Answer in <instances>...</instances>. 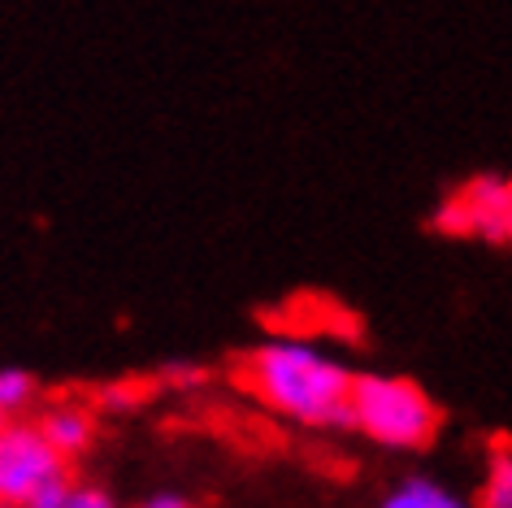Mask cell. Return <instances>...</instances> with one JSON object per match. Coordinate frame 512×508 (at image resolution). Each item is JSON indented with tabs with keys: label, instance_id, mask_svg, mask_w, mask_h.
Segmentation results:
<instances>
[{
	"label": "cell",
	"instance_id": "6da1fadb",
	"mask_svg": "<svg viewBox=\"0 0 512 508\" xmlns=\"http://www.w3.org/2000/svg\"><path fill=\"white\" fill-rule=\"evenodd\" d=\"M243 387L265 404L274 417L309 430L348 426L352 370L335 352L309 344V339H265L239 365Z\"/></svg>",
	"mask_w": 512,
	"mask_h": 508
},
{
	"label": "cell",
	"instance_id": "7a4b0ae2",
	"mask_svg": "<svg viewBox=\"0 0 512 508\" xmlns=\"http://www.w3.org/2000/svg\"><path fill=\"white\" fill-rule=\"evenodd\" d=\"M348 426L387 452L430 448L443 426V413L413 378L400 374H356L348 400Z\"/></svg>",
	"mask_w": 512,
	"mask_h": 508
},
{
	"label": "cell",
	"instance_id": "3957f363",
	"mask_svg": "<svg viewBox=\"0 0 512 508\" xmlns=\"http://www.w3.org/2000/svg\"><path fill=\"white\" fill-rule=\"evenodd\" d=\"M430 226L447 239L512 248V174H473L443 196Z\"/></svg>",
	"mask_w": 512,
	"mask_h": 508
},
{
	"label": "cell",
	"instance_id": "277c9868",
	"mask_svg": "<svg viewBox=\"0 0 512 508\" xmlns=\"http://www.w3.org/2000/svg\"><path fill=\"white\" fill-rule=\"evenodd\" d=\"M66 474V461L48 448L35 422L0 426V508H22L48 478Z\"/></svg>",
	"mask_w": 512,
	"mask_h": 508
},
{
	"label": "cell",
	"instance_id": "5b68a950",
	"mask_svg": "<svg viewBox=\"0 0 512 508\" xmlns=\"http://www.w3.org/2000/svg\"><path fill=\"white\" fill-rule=\"evenodd\" d=\"M40 435L48 439L61 461H79V456L96 443V413L87 409L83 400H53L44 404L40 417H35Z\"/></svg>",
	"mask_w": 512,
	"mask_h": 508
},
{
	"label": "cell",
	"instance_id": "8992f818",
	"mask_svg": "<svg viewBox=\"0 0 512 508\" xmlns=\"http://www.w3.org/2000/svg\"><path fill=\"white\" fill-rule=\"evenodd\" d=\"M378 508H473L469 500H460L456 491H447L434 478H404L382 495Z\"/></svg>",
	"mask_w": 512,
	"mask_h": 508
},
{
	"label": "cell",
	"instance_id": "52a82bcc",
	"mask_svg": "<svg viewBox=\"0 0 512 508\" xmlns=\"http://www.w3.org/2000/svg\"><path fill=\"white\" fill-rule=\"evenodd\" d=\"M478 508H512V448L508 443H499V448H491V456H486Z\"/></svg>",
	"mask_w": 512,
	"mask_h": 508
},
{
	"label": "cell",
	"instance_id": "ba28073f",
	"mask_svg": "<svg viewBox=\"0 0 512 508\" xmlns=\"http://www.w3.org/2000/svg\"><path fill=\"white\" fill-rule=\"evenodd\" d=\"M40 396V383L27 370H0V422H18Z\"/></svg>",
	"mask_w": 512,
	"mask_h": 508
},
{
	"label": "cell",
	"instance_id": "9c48e42d",
	"mask_svg": "<svg viewBox=\"0 0 512 508\" xmlns=\"http://www.w3.org/2000/svg\"><path fill=\"white\" fill-rule=\"evenodd\" d=\"M66 508H122V504L113 500V491L96 487V482H74L66 495Z\"/></svg>",
	"mask_w": 512,
	"mask_h": 508
},
{
	"label": "cell",
	"instance_id": "30bf717a",
	"mask_svg": "<svg viewBox=\"0 0 512 508\" xmlns=\"http://www.w3.org/2000/svg\"><path fill=\"white\" fill-rule=\"evenodd\" d=\"M70 487H74L70 474H57V478H48L44 487L35 491V495H31V500L22 504V508H66V495H70Z\"/></svg>",
	"mask_w": 512,
	"mask_h": 508
},
{
	"label": "cell",
	"instance_id": "8fae6325",
	"mask_svg": "<svg viewBox=\"0 0 512 508\" xmlns=\"http://www.w3.org/2000/svg\"><path fill=\"white\" fill-rule=\"evenodd\" d=\"M139 508H196V504L183 500V495H152V500H144Z\"/></svg>",
	"mask_w": 512,
	"mask_h": 508
},
{
	"label": "cell",
	"instance_id": "7c38bea8",
	"mask_svg": "<svg viewBox=\"0 0 512 508\" xmlns=\"http://www.w3.org/2000/svg\"><path fill=\"white\" fill-rule=\"evenodd\" d=\"M0 426H5V422H0Z\"/></svg>",
	"mask_w": 512,
	"mask_h": 508
}]
</instances>
